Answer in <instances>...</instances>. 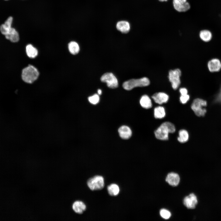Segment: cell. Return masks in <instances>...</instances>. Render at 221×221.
<instances>
[{"mask_svg":"<svg viewBox=\"0 0 221 221\" xmlns=\"http://www.w3.org/2000/svg\"><path fill=\"white\" fill-rule=\"evenodd\" d=\"M13 20L12 17H9L0 26V31L6 39L12 42H16L19 40V36L18 32L11 26Z\"/></svg>","mask_w":221,"mask_h":221,"instance_id":"cell-1","label":"cell"},{"mask_svg":"<svg viewBox=\"0 0 221 221\" xmlns=\"http://www.w3.org/2000/svg\"><path fill=\"white\" fill-rule=\"evenodd\" d=\"M176 128L174 125L169 122H165L162 124L155 131L156 138L161 140H167L169 139V133L175 132Z\"/></svg>","mask_w":221,"mask_h":221,"instance_id":"cell-2","label":"cell"},{"mask_svg":"<svg viewBox=\"0 0 221 221\" xmlns=\"http://www.w3.org/2000/svg\"><path fill=\"white\" fill-rule=\"evenodd\" d=\"M39 75L37 69L34 66L29 65L22 70L21 77L25 82L31 83L37 79Z\"/></svg>","mask_w":221,"mask_h":221,"instance_id":"cell-3","label":"cell"},{"mask_svg":"<svg viewBox=\"0 0 221 221\" xmlns=\"http://www.w3.org/2000/svg\"><path fill=\"white\" fill-rule=\"evenodd\" d=\"M150 81L146 77L138 79H132L125 82L122 87L126 90H130L134 87L147 86L149 85Z\"/></svg>","mask_w":221,"mask_h":221,"instance_id":"cell-4","label":"cell"},{"mask_svg":"<svg viewBox=\"0 0 221 221\" xmlns=\"http://www.w3.org/2000/svg\"><path fill=\"white\" fill-rule=\"evenodd\" d=\"M207 104L206 100L200 98H196L192 102L191 108L196 116H204L207 112V110L204 107L207 106Z\"/></svg>","mask_w":221,"mask_h":221,"instance_id":"cell-5","label":"cell"},{"mask_svg":"<svg viewBox=\"0 0 221 221\" xmlns=\"http://www.w3.org/2000/svg\"><path fill=\"white\" fill-rule=\"evenodd\" d=\"M87 185L91 190H97L102 189L104 186V179L100 176H96L89 179Z\"/></svg>","mask_w":221,"mask_h":221,"instance_id":"cell-6","label":"cell"},{"mask_svg":"<svg viewBox=\"0 0 221 221\" xmlns=\"http://www.w3.org/2000/svg\"><path fill=\"white\" fill-rule=\"evenodd\" d=\"M181 75V71L178 68L171 70L169 72V79L174 90L177 89L180 83V77Z\"/></svg>","mask_w":221,"mask_h":221,"instance_id":"cell-7","label":"cell"},{"mask_svg":"<svg viewBox=\"0 0 221 221\" xmlns=\"http://www.w3.org/2000/svg\"><path fill=\"white\" fill-rule=\"evenodd\" d=\"M100 79L102 82L106 83L107 87L110 88H115L118 87V80L112 73H104L101 77Z\"/></svg>","mask_w":221,"mask_h":221,"instance_id":"cell-8","label":"cell"},{"mask_svg":"<svg viewBox=\"0 0 221 221\" xmlns=\"http://www.w3.org/2000/svg\"><path fill=\"white\" fill-rule=\"evenodd\" d=\"M174 9L179 12H185L190 8V6L187 0H173Z\"/></svg>","mask_w":221,"mask_h":221,"instance_id":"cell-9","label":"cell"},{"mask_svg":"<svg viewBox=\"0 0 221 221\" xmlns=\"http://www.w3.org/2000/svg\"><path fill=\"white\" fill-rule=\"evenodd\" d=\"M197 203V197L194 193H191L186 196L183 200L184 204L188 209H194Z\"/></svg>","mask_w":221,"mask_h":221,"instance_id":"cell-10","label":"cell"},{"mask_svg":"<svg viewBox=\"0 0 221 221\" xmlns=\"http://www.w3.org/2000/svg\"><path fill=\"white\" fill-rule=\"evenodd\" d=\"M152 98L156 103L159 105L167 103L169 99V96L166 93L159 92L154 94Z\"/></svg>","mask_w":221,"mask_h":221,"instance_id":"cell-11","label":"cell"},{"mask_svg":"<svg viewBox=\"0 0 221 221\" xmlns=\"http://www.w3.org/2000/svg\"><path fill=\"white\" fill-rule=\"evenodd\" d=\"M207 67L211 72H218L221 69V62L218 59H212L208 62Z\"/></svg>","mask_w":221,"mask_h":221,"instance_id":"cell-12","label":"cell"},{"mask_svg":"<svg viewBox=\"0 0 221 221\" xmlns=\"http://www.w3.org/2000/svg\"><path fill=\"white\" fill-rule=\"evenodd\" d=\"M180 177L176 173L171 172L168 174L166 179V181L170 185L173 186H177L179 184Z\"/></svg>","mask_w":221,"mask_h":221,"instance_id":"cell-13","label":"cell"},{"mask_svg":"<svg viewBox=\"0 0 221 221\" xmlns=\"http://www.w3.org/2000/svg\"><path fill=\"white\" fill-rule=\"evenodd\" d=\"M117 29L123 33H126L130 30V25L129 22L126 21L122 20L118 22L116 24Z\"/></svg>","mask_w":221,"mask_h":221,"instance_id":"cell-14","label":"cell"},{"mask_svg":"<svg viewBox=\"0 0 221 221\" xmlns=\"http://www.w3.org/2000/svg\"><path fill=\"white\" fill-rule=\"evenodd\" d=\"M118 132L120 137L124 139H127L130 138L132 135V131L128 126H123L118 130Z\"/></svg>","mask_w":221,"mask_h":221,"instance_id":"cell-15","label":"cell"},{"mask_svg":"<svg viewBox=\"0 0 221 221\" xmlns=\"http://www.w3.org/2000/svg\"><path fill=\"white\" fill-rule=\"evenodd\" d=\"M85 204L80 201H76L74 202L72 205V208L76 213L82 214L86 209Z\"/></svg>","mask_w":221,"mask_h":221,"instance_id":"cell-16","label":"cell"},{"mask_svg":"<svg viewBox=\"0 0 221 221\" xmlns=\"http://www.w3.org/2000/svg\"><path fill=\"white\" fill-rule=\"evenodd\" d=\"M199 37L200 39L205 42L210 41L212 37L211 32L208 29H203L199 33Z\"/></svg>","mask_w":221,"mask_h":221,"instance_id":"cell-17","label":"cell"},{"mask_svg":"<svg viewBox=\"0 0 221 221\" xmlns=\"http://www.w3.org/2000/svg\"><path fill=\"white\" fill-rule=\"evenodd\" d=\"M140 103L142 107L145 109H149L152 107L151 100L147 95H145L141 97Z\"/></svg>","mask_w":221,"mask_h":221,"instance_id":"cell-18","label":"cell"},{"mask_svg":"<svg viewBox=\"0 0 221 221\" xmlns=\"http://www.w3.org/2000/svg\"><path fill=\"white\" fill-rule=\"evenodd\" d=\"M154 117L157 119H161L165 117L166 112L164 107L161 106L155 107L153 110Z\"/></svg>","mask_w":221,"mask_h":221,"instance_id":"cell-19","label":"cell"},{"mask_svg":"<svg viewBox=\"0 0 221 221\" xmlns=\"http://www.w3.org/2000/svg\"><path fill=\"white\" fill-rule=\"evenodd\" d=\"M189 135L188 131L185 129L180 130L178 132L177 140L181 143L187 142L188 140Z\"/></svg>","mask_w":221,"mask_h":221,"instance_id":"cell-20","label":"cell"},{"mask_svg":"<svg viewBox=\"0 0 221 221\" xmlns=\"http://www.w3.org/2000/svg\"><path fill=\"white\" fill-rule=\"evenodd\" d=\"M26 52L28 56L30 58H34L38 55V52L37 49L31 44H28L26 46Z\"/></svg>","mask_w":221,"mask_h":221,"instance_id":"cell-21","label":"cell"},{"mask_svg":"<svg viewBox=\"0 0 221 221\" xmlns=\"http://www.w3.org/2000/svg\"><path fill=\"white\" fill-rule=\"evenodd\" d=\"M107 189L109 194L113 196L118 195L120 191L118 185L114 184L109 185Z\"/></svg>","mask_w":221,"mask_h":221,"instance_id":"cell-22","label":"cell"},{"mask_svg":"<svg viewBox=\"0 0 221 221\" xmlns=\"http://www.w3.org/2000/svg\"><path fill=\"white\" fill-rule=\"evenodd\" d=\"M68 48L70 52L73 55L78 53L80 49L78 44L74 41H71L68 44Z\"/></svg>","mask_w":221,"mask_h":221,"instance_id":"cell-23","label":"cell"},{"mask_svg":"<svg viewBox=\"0 0 221 221\" xmlns=\"http://www.w3.org/2000/svg\"><path fill=\"white\" fill-rule=\"evenodd\" d=\"M89 102L91 104L94 105L97 104L99 101V97L98 95L95 94L89 97L88 98Z\"/></svg>","mask_w":221,"mask_h":221,"instance_id":"cell-24","label":"cell"},{"mask_svg":"<svg viewBox=\"0 0 221 221\" xmlns=\"http://www.w3.org/2000/svg\"><path fill=\"white\" fill-rule=\"evenodd\" d=\"M160 213L161 216L165 219H169L171 216V214L170 211L165 209H161Z\"/></svg>","mask_w":221,"mask_h":221,"instance_id":"cell-25","label":"cell"},{"mask_svg":"<svg viewBox=\"0 0 221 221\" xmlns=\"http://www.w3.org/2000/svg\"><path fill=\"white\" fill-rule=\"evenodd\" d=\"M189 99V95L187 94L184 95H181L180 98V100L181 103L184 104L187 102Z\"/></svg>","mask_w":221,"mask_h":221,"instance_id":"cell-26","label":"cell"},{"mask_svg":"<svg viewBox=\"0 0 221 221\" xmlns=\"http://www.w3.org/2000/svg\"><path fill=\"white\" fill-rule=\"evenodd\" d=\"M215 103H218L221 104V87L219 92L215 98Z\"/></svg>","mask_w":221,"mask_h":221,"instance_id":"cell-27","label":"cell"},{"mask_svg":"<svg viewBox=\"0 0 221 221\" xmlns=\"http://www.w3.org/2000/svg\"><path fill=\"white\" fill-rule=\"evenodd\" d=\"M179 92L181 95H184L188 94V90L186 88L184 87L180 88L179 90Z\"/></svg>","mask_w":221,"mask_h":221,"instance_id":"cell-28","label":"cell"},{"mask_svg":"<svg viewBox=\"0 0 221 221\" xmlns=\"http://www.w3.org/2000/svg\"><path fill=\"white\" fill-rule=\"evenodd\" d=\"M98 93L99 95H101L102 93V90L101 89H99L98 90Z\"/></svg>","mask_w":221,"mask_h":221,"instance_id":"cell-29","label":"cell"},{"mask_svg":"<svg viewBox=\"0 0 221 221\" xmlns=\"http://www.w3.org/2000/svg\"><path fill=\"white\" fill-rule=\"evenodd\" d=\"M159 0L160 1L164 2V1H166L168 0Z\"/></svg>","mask_w":221,"mask_h":221,"instance_id":"cell-30","label":"cell"},{"mask_svg":"<svg viewBox=\"0 0 221 221\" xmlns=\"http://www.w3.org/2000/svg\"></svg>","mask_w":221,"mask_h":221,"instance_id":"cell-31","label":"cell"}]
</instances>
